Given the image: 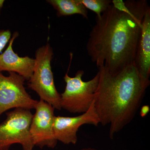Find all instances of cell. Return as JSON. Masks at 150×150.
<instances>
[{
  "instance_id": "cell-1",
  "label": "cell",
  "mask_w": 150,
  "mask_h": 150,
  "mask_svg": "<svg viewBox=\"0 0 150 150\" xmlns=\"http://www.w3.org/2000/svg\"><path fill=\"white\" fill-rule=\"evenodd\" d=\"M149 7L146 0H113L96 17L86 49L98 68L116 72L134 63L142 21Z\"/></svg>"
},
{
  "instance_id": "cell-2",
  "label": "cell",
  "mask_w": 150,
  "mask_h": 150,
  "mask_svg": "<svg viewBox=\"0 0 150 150\" xmlns=\"http://www.w3.org/2000/svg\"><path fill=\"white\" fill-rule=\"evenodd\" d=\"M98 69L94 107L100 124L109 125V137L112 139L135 118L150 81L142 76L134 63L116 72L103 66Z\"/></svg>"
},
{
  "instance_id": "cell-3",
  "label": "cell",
  "mask_w": 150,
  "mask_h": 150,
  "mask_svg": "<svg viewBox=\"0 0 150 150\" xmlns=\"http://www.w3.org/2000/svg\"><path fill=\"white\" fill-rule=\"evenodd\" d=\"M54 53L49 43L41 46L35 53V65L28 87L35 91L42 100L58 110L62 109L61 96L54 83L51 62Z\"/></svg>"
},
{
  "instance_id": "cell-4",
  "label": "cell",
  "mask_w": 150,
  "mask_h": 150,
  "mask_svg": "<svg viewBox=\"0 0 150 150\" xmlns=\"http://www.w3.org/2000/svg\"><path fill=\"white\" fill-rule=\"evenodd\" d=\"M84 74L83 70H79L74 77L68 75L64 79L66 83L64 92L60 94L61 108L72 113H82L86 112L93 102L95 93L99 81V73L92 79L83 81Z\"/></svg>"
},
{
  "instance_id": "cell-5",
  "label": "cell",
  "mask_w": 150,
  "mask_h": 150,
  "mask_svg": "<svg viewBox=\"0 0 150 150\" xmlns=\"http://www.w3.org/2000/svg\"><path fill=\"white\" fill-rule=\"evenodd\" d=\"M6 115V120L0 124V150L15 144L21 145L23 150H33L34 145L30 127L33 115L30 110L16 108Z\"/></svg>"
},
{
  "instance_id": "cell-6",
  "label": "cell",
  "mask_w": 150,
  "mask_h": 150,
  "mask_svg": "<svg viewBox=\"0 0 150 150\" xmlns=\"http://www.w3.org/2000/svg\"><path fill=\"white\" fill-rule=\"evenodd\" d=\"M8 73L6 76L0 72V115L12 108L35 109L38 100L26 91L25 79L16 73Z\"/></svg>"
},
{
  "instance_id": "cell-7",
  "label": "cell",
  "mask_w": 150,
  "mask_h": 150,
  "mask_svg": "<svg viewBox=\"0 0 150 150\" xmlns=\"http://www.w3.org/2000/svg\"><path fill=\"white\" fill-rule=\"evenodd\" d=\"M35 112L33 115L30 127V134L34 146L54 149L58 141L54 136V110L53 106L42 100H38Z\"/></svg>"
},
{
  "instance_id": "cell-8",
  "label": "cell",
  "mask_w": 150,
  "mask_h": 150,
  "mask_svg": "<svg viewBox=\"0 0 150 150\" xmlns=\"http://www.w3.org/2000/svg\"><path fill=\"white\" fill-rule=\"evenodd\" d=\"M99 124V119L93 103L86 112L78 116H55L53 126L54 136L58 142L64 144L75 145L77 142V133L80 127L85 124L97 126Z\"/></svg>"
},
{
  "instance_id": "cell-9",
  "label": "cell",
  "mask_w": 150,
  "mask_h": 150,
  "mask_svg": "<svg viewBox=\"0 0 150 150\" xmlns=\"http://www.w3.org/2000/svg\"><path fill=\"white\" fill-rule=\"evenodd\" d=\"M18 35V32L14 33L7 48L0 54V72L6 71L16 73L28 81L33 73L35 59L27 56L20 57L15 53L13 44Z\"/></svg>"
},
{
  "instance_id": "cell-10",
  "label": "cell",
  "mask_w": 150,
  "mask_h": 150,
  "mask_svg": "<svg viewBox=\"0 0 150 150\" xmlns=\"http://www.w3.org/2000/svg\"><path fill=\"white\" fill-rule=\"evenodd\" d=\"M134 64L146 79L150 75V8L146 11L142 23L141 34L137 46Z\"/></svg>"
},
{
  "instance_id": "cell-11",
  "label": "cell",
  "mask_w": 150,
  "mask_h": 150,
  "mask_svg": "<svg viewBox=\"0 0 150 150\" xmlns=\"http://www.w3.org/2000/svg\"><path fill=\"white\" fill-rule=\"evenodd\" d=\"M57 11L58 17L79 14L88 19V10L81 0H48Z\"/></svg>"
},
{
  "instance_id": "cell-12",
  "label": "cell",
  "mask_w": 150,
  "mask_h": 150,
  "mask_svg": "<svg viewBox=\"0 0 150 150\" xmlns=\"http://www.w3.org/2000/svg\"><path fill=\"white\" fill-rule=\"evenodd\" d=\"M81 3L87 8L96 13V17H100L112 4L110 0H81Z\"/></svg>"
},
{
  "instance_id": "cell-13",
  "label": "cell",
  "mask_w": 150,
  "mask_h": 150,
  "mask_svg": "<svg viewBox=\"0 0 150 150\" xmlns=\"http://www.w3.org/2000/svg\"><path fill=\"white\" fill-rule=\"evenodd\" d=\"M11 38V33L9 30H0V54Z\"/></svg>"
},
{
  "instance_id": "cell-14",
  "label": "cell",
  "mask_w": 150,
  "mask_h": 150,
  "mask_svg": "<svg viewBox=\"0 0 150 150\" xmlns=\"http://www.w3.org/2000/svg\"><path fill=\"white\" fill-rule=\"evenodd\" d=\"M150 108L149 106L147 105H143L142 106L140 110V114L141 117L142 118H144L146 116L149 112Z\"/></svg>"
},
{
  "instance_id": "cell-15",
  "label": "cell",
  "mask_w": 150,
  "mask_h": 150,
  "mask_svg": "<svg viewBox=\"0 0 150 150\" xmlns=\"http://www.w3.org/2000/svg\"><path fill=\"white\" fill-rule=\"evenodd\" d=\"M79 150H100L99 149H95V148L88 147L83 148V149H81Z\"/></svg>"
},
{
  "instance_id": "cell-16",
  "label": "cell",
  "mask_w": 150,
  "mask_h": 150,
  "mask_svg": "<svg viewBox=\"0 0 150 150\" xmlns=\"http://www.w3.org/2000/svg\"><path fill=\"white\" fill-rule=\"evenodd\" d=\"M4 2L5 1H4V0H0V9L2 7Z\"/></svg>"
},
{
  "instance_id": "cell-17",
  "label": "cell",
  "mask_w": 150,
  "mask_h": 150,
  "mask_svg": "<svg viewBox=\"0 0 150 150\" xmlns=\"http://www.w3.org/2000/svg\"><path fill=\"white\" fill-rule=\"evenodd\" d=\"M9 149H3L2 150H9Z\"/></svg>"
}]
</instances>
